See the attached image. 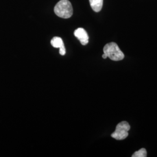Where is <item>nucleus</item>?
<instances>
[{"label":"nucleus","instance_id":"obj_1","mask_svg":"<svg viewBox=\"0 0 157 157\" xmlns=\"http://www.w3.org/2000/svg\"><path fill=\"white\" fill-rule=\"evenodd\" d=\"M54 12L58 17L67 19L73 15V7L69 0H60L54 7Z\"/></svg>","mask_w":157,"mask_h":157},{"label":"nucleus","instance_id":"obj_2","mask_svg":"<svg viewBox=\"0 0 157 157\" xmlns=\"http://www.w3.org/2000/svg\"><path fill=\"white\" fill-rule=\"evenodd\" d=\"M104 54L107 55L110 59L114 61H121L124 58L123 52L120 50L118 44L114 42L107 44L104 47Z\"/></svg>","mask_w":157,"mask_h":157},{"label":"nucleus","instance_id":"obj_3","mask_svg":"<svg viewBox=\"0 0 157 157\" xmlns=\"http://www.w3.org/2000/svg\"><path fill=\"white\" fill-rule=\"evenodd\" d=\"M130 126L126 121H122L117 124L115 130L112 133L111 136L117 140L125 139L129 135Z\"/></svg>","mask_w":157,"mask_h":157},{"label":"nucleus","instance_id":"obj_4","mask_svg":"<svg viewBox=\"0 0 157 157\" xmlns=\"http://www.w3.org/2000/svg\"><path fill=\"white\" fill-rule=\"evenodd\" d=\"M74 35L80 41L82 45H86L88 44L89 37L84 29H77L74 32Z\"/></svg>","mask_w":157,"mask_h":157},{"label":"nucleus","instance_id":"obj_5","mask_svg":"<svg viewBox=\"0 0 157 157\" xmlns=\"http://www.w3.org/2000/svg\"><path fill=\"white\" fill-rule=\"evenodd\" d=\"M92 10L96 12L100 11L103 6V0H89Z\"/></svg>","mask_w":157,"mask_h":157},{"label":"nucleus","instance_id":"obj_6","mask_svg":"<svg viewBox=\"0 0 157 157\" xmlns=\"http://www.w3.org/2000/svg\"><path fill=\"white\" fill-rule=\"evenodd\" d=\"M51 44L54 48H61L63 45H64L63 40L61 37H54L51 40Z\"/></svg>","mask_w":157,"mask_h":157},{"label":"nucleus","instance_id":"obj_7","mask_svg":"<svg viewBox=\"0 0 157 157\" xmlns=\"http://www.w3.org/2000/svg\"><path fill=\"white\" fill-rule=\"evenodd\" d=\"M147 156V152L146 148H142L139 150L135 152L134 154L132 155V157H146Z\"/></svg>","mask_w":157,"mask_h":157},{"label":"nucleus","instance_id":"obj_8","mask_svg":"<svg viewBox=\"0 0 157 157\" xmlns=\"http://www.w3.org/2000/svg\"><path fill=\"white\" fill-rule=\"evenodd\" d=\"M59 54L61 56H64L66 54V50L64 45H63L61 48H59Z\"/></svg>","mask_w":157,"mask_h":157},{"label":"nucleus","instance_id":"obj_9","mask_svg":"<svg viewBox=\"0 0 157 157\" xmlns=\"http://www.w3.org/2000/svg\"><path fill=\"white\" fill-rule=\"evenodd\" d=\"M102 56V58H103L104 59H106L107 58V55H106V54H104Z\"/></svg>","mask_w":157,"mask_h":157}]
</instances>
